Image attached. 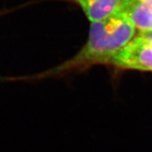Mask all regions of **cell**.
<instances>
[{
	"label": "cell",
	"mask_w": 152,
	"mask_h": 152,
	"mask_svg": "<svg viewBox=\"0 0 152 152\" xmlns=\"http://www.w3.org/2000/svg\"><path fill=\"white\" fill-rule=\"evenodd\" d=\"M145 1H146L148 4H150L152 6V0H145Z\"/></svg>",
	"instance_id": "6"
},
{
	"label": "cell",
	"mask_w": 152,
	"mask_h": 152,
	"mask_svg": "<svg viewBox=\"0 0 152 152\" xmlns=\"http://www.w3.org/2000/svg\"><path fill=\"white\" fill-rule=\"evenodd\" d=\"M124 15L141 31H152V6L146 1L129 0Z\"/></svg>",
	"instance_id": "4"
},
{
	"label": "cell",
	"mask_w": 152,
	"mask_h": 152,
	"mask_svg": "<svg viewBox=\"0 0 152 152\" xmlns=\"http://www.w3.org/2000/svg\"><path fill=\"white\" fill-rule=\"evenodd\" d=\"M140 35H141L144 37L148 39L149 41L152 42V31H141L140 33Z\"/></svg>",
	"instance_id": "5"
},
{
	"label": "cell",
	"mask_w": 152,
	"mask_h": 152,
	"mask_svg": "<svg viewBox=\"0 0 152 152\" xmlns=\"http://www.w3.org/2000/svg\"><path fill=\"white\" fill-rule=\"evenodd\" d=\"M92 22L105 20L124 13L129 0H74Z\"/></svg>",
	"instance_id": "3"
},
{
	"label": "cell",
	"mask_w": 152,
	"mask_h": 152,
	"mask_svg": "<svg viewBox=\"0 0 152 152\" xmlns=\"http://www.w3.org/2000/svg\"><path fill=\"white\" fill-rule=\"evenodd\" d=\"M110 64L121 69L152 71V42L139 34Z\"/></svg>",
	"instance_id": "2"
},
{
	"label": "cell",
	"mask_w": 152,
	"mask_h": 152,
	"mask_svg": "<svg viewBox=\"0 0 152 152\" xmlns=\"http://www.w3.org/2000/svg\"><path fill=\"white\" fill-rule=\"evenodd\" d=\"M134 28L133 23L124 14L102 21L93 22L87 43L71 59L35 75L0 78V80L37 81L67 75L97 64H110L114 57L134 39Z\"/></svg>",
	"instance_id": "1"
}]
</instances>
